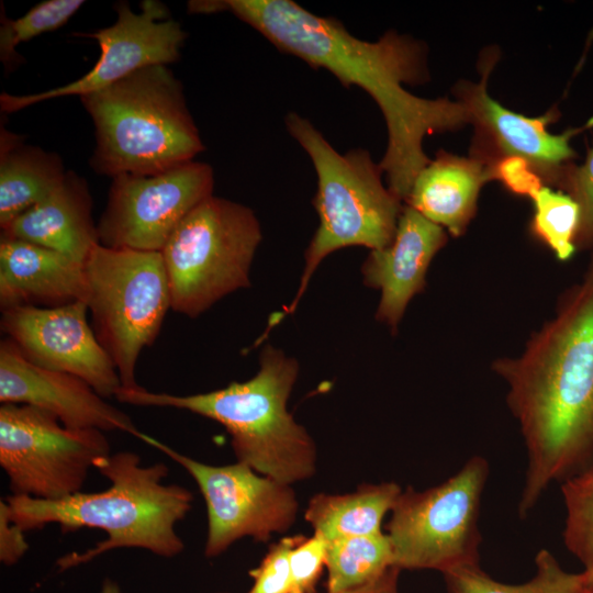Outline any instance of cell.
Segmentation results:
<instances>
[{"label":"cell","instance_id":"cell-1","mask_svg":"<svg viewBox=\"0 0 593 593\" xmlns=\"http://www.w3.org/2000/svg\"><path fill=\"white\" fill-rule=\"evenodd\" d=\"M191 11L230 12L279 51L328 70L347 88L366 91L387 123L388 146L379 164L389 190L400 201H406L416 177L430 161L423 149L424 138L472 123L461 101L424 99L403 88L428 79L425 48L409 36L389 31L376 42L363 41L340 21L316 15L291 0H199L191 2Z\"/></svg>","mask_w":593,"mask_h":593},{"label":"cell","instance_id":"cell-2","mask_svg":"<svg viewBox=\"0 0 593 593\" xmlns=\"http://www.w3.org/2000/svg\"><path fill=\"white\" fill-rule=\"evenodd\" d=\"M492 369L507 384L526 449L517 505L526 518L552 482L593 466V257L523 354L499 358Z\"/></svg>","mask_w":593,"mask_h":593},{"label":"cell","instance_id":"cell-3","mask_svg":"<svg viewBox=\"0 0 593 593\" xmlns=\"http://www.w3.org/2000/svg\"><path fill=\"white\" fill-rule=\"evenodd\" d=\"M94 468L110 481L99 492H78L59 500L11 494L5 499L11 519L23 530L59 525L64 533L101 529L107 538L81 552L56 561L59 571L86 564L121 548H138L164 558L184 549L176 525L192 507L193 494L178 484H166L169 469L163 462L143 466L137 454L120 451L99 459Z\"/></svg>","mask_w":593,"mask_h":593},{"label":"cell","instance_id":"cell-4","mask_svg":"<svg viewBox=\"0 0 593 593\" xmlns=\"http://www.w3.org/2000/svg\"><path fill=\"white\" fill-rule=\"evenodd\" d=\"M258 372L247 381L189 395L121 388L115 398L137 406L186 410L220 423L231 436L237 461L286 484L316 471V447L306 429L288 411L299 373L298 361L266 346Z\"/></svg>","mask_w":593,"mask_h":593},{"label":"cell","instance_id":"cell-5","mask_svg":"<svg viewBox=\"0 0 593 593\" xmlns=\"http://www.w3.org/2000/svg\"><path fill=\"white\" fill-rule=\"evenodd\" d=\"M94 126L91 168L99 175H155L204 150L181 82L168 65H153L86 93Z\"/></svg>","mask_w":593,"mask_h":593},{"label":"cell","instance_id":"cell-6","mask_svg":"<svg viewBox=\"0 0 593 593\" xmlns=\"http://www.w3.org/2000/svg\"><path fill=\"white\" fill-rule=\"evenodd\" d=\"M289 134L312 160L317 175L313 205L320 223L305 250L304 268L292 302L269 317V329L292 314L321 261L349 246L371 250L389 246L394 237L403 205L382 182L380 164L368 150L355 148L339 154L324 135L295 112L286 116Z\"/></svg>","mask_w":593,"mask_h":593},{"label":"cell","instance_id":"cell-7","mask_svg":"<svg viewBox=\"0 0 593 593\" xmlns=\"http://www.w3.org/2000/svg\"><path fill=\"white\" fill-rule=\"evenodd\" d=\"M261 238L250 208L215 195L199 203L160 251L171 310L197 317L225 295L248 288Z\"/></svg>","mask_w":593,"mask_h":593},{"label":"cell","instance_id":"cell-8","mask_svg":"<svg viewBox=\"0 0 593 593\" xmlns=\"http://www.w3.org/2000/svg\"><path fill=\"white\" fill-rule=\"evenodd\" d=\"M93 332L111 357L122 388L136 389V365L171 309L160 251L98 244L85 262Z\"/></svg>","mask_w":593,"mask_h":593},{"label":"cell","instance_id":"cell-9","mask_svg":"<svg viewBox=\"0 0 593 593\" xmlns=\"http://www.w3.org/2000/svg\"><path fill=\"white\" fill-rule=\"evenodd\" d=\"M489 472L486 459L475 455L438 485L402 490L385 526L394 567L444 574L480 564L479 516Z\"/></svg>","mask_w":593,"mask_h":593},{"label":"cell","instance_id":"cell-10","mask_svg":"<svg viewBox=\"0 0 593 593\" xmlns=\"http://www.w3.org/2000/svg\"><path fill=\"white\" fill-rule=\"evenodd\" d=\"M110 454L101 430L66 427L31 405L0 406V466L13 495L59 500L78 493L89 470Z\"/></svg>","mask_w":593,"mask_h":593},{"label":"cell","instance_id":"cell-11","mask_svg":"<svg viewBox=\"0 0 593 593\" xmlns=\"http://www.w3.org/2000/svg\"><path fill=\"white\" fill-rule=\"evenodd\" d=\"M141 440L167 455L195 481L206 506L205 557L220 556L244 537L266 542L295 522L299 502L290 484L239 461L224 466L198 461L145 433Z\"/></svg>","mask_w":593,"mask_h":593},{"label":"cell","instance_id":"cell-12","mask_svg":"<svg viewBox=\"0 0 593 593\" xmlns=\"http://www.w3.org/2000/svg\"><path fill=\"white\" fill-rule=\"evenodd\" d=\"M213 188L212 167L194 160L155 175L116 176L97 224L99 243L161 251L180 222L213 195Z\"/></svg>","mask_w":593,"mask_h":593},{"label":"cell","instance_id":"cell-13","mask_svg":"<svg viewBox=\"0 0 593 593\" xmlns=\"http://www.w3.org/2000/svg\"><path fill=\"white\" fill-rule=\"evenodd\" d=\"M115 22L81 36L93 38L100 48L94 66L83 76L66 85L31 94L0 96L5 113L16 112L49 99L83 96L103 89L153 65H170L180 58L187 38L181 24L174 20L165 3L144 0L135 12L127 2L114 5Z\"/></svg>","mask_w":593,"mask_h":593},{"label":"cell","instance_id":"cell-14","mask_svg":"<svg viewBox=\"0 0 593 593\" xmlns=\"http://www.w3.org/2000/svg\"><path fill=\"white\" fill-rule=\"evenodd\" d=\"M85 301L55 307L18 306L1 311L0 326L36 366L74 374L101 396H115L122 383L109 354L88 323Z\"/></svg>","mask_w":593,"mask_h":593},{"label":"cell","instance_id":"cell-15","mask_svg":"<svg viewBox=\"0 0 593 593\" xmlns=\"http://www.w3.org/2000/svg\"><path fill=\"white\" fill-rule=\"evenodd\" d=\"M494 57H486L478 83L465 82L457 86L459 101L470 110L475 126L470 156L490 167L501 157L521 156L535 167L544 182L556 186L561 171L577 156L570 139L583 127L571 128L560 135L550 134L547 125L556 119V111L540 118H528L497 103L486 91Z\"/></svg>","mask_w":593,"mask_h":593},{"label":"cell","instance_id":"cell-16","mask_svg":"<svg viewBox=\"0 0 593 593\" xmlns=\"http://www.w3.org/2000/svg\"><path fill=\"white\" fill-rule=\"evenodd\" d=\"M0 402L44 410L69 428L120 430L138 439L144 434L85 380L34 365L7 337L0 342Z\"/></svg>","mask_w":593,"mask_h":593},{"label":"cell","instance_id":"cell-17","mask_svg":"<svg viewBox=\"0 0 593 593\" xmlns=\"http://www.w3.org/2000/svg\"><path fill=\"white\" fill-rule=\"evenodd\" d=\"M447 240L441 226L405 204L391 244L371 250L363 261V283L381 291L376 318L393 333L410 301L424 290L428 267Z\"/></svg>","mask_w":593,"mask_h":593},{"label":"cell","instance_id":"cell-18","mask_svg":"<svg viewBox=\"0 0 593 593\" xmlns=\"http://www.w3.org/2000/svg\"><path fill=\"white\" fill-rule=\"evenodd\" d=\"M85 264L22 239L0 237V309L87 301Z\"/></svg>","mask_w":593,"mask_h":593},{"label":"cell","instance_id":"cell-19","mask_svg":"<svg viewBox=\"0 0 593 593\" xmlns=\"http://www.w3.org/2000/svg\"><path fill=\"white\" fill-rule=\"evenodd\" d=\"M92 197L85 178L68 170L37 204L1 228V235L63 253L82 264L99 243Z\"/></svg>","mask_w":593,"mask_h":593},{"label":"cell","instance_id":"cell-20","mask_svg":"<svg viewBox=\"0 0 593 593\" xmlns=\"http://www.w3.org/2000/svg\"><path fill=\"white\" fill-rule=\"evenodd\" d=\"M489 180L486 163L439 152L418 174L405 202L451 236H460L474 216L481 187Z\"/></svg>","mask_w":593,"mask_h":593},{"label":"cell","instance_id":"cell-21","mask_svg":"<svg viewBox=\"0 0 593 593\" xmlns=\"http://www.w3.org/2000/svg\"><path fill=\"white\" fill-rule=\"evenodd\" d=\"M66 169L56 153L27 145L20 135L1 128L0 227L7 226L65 179Z\"/></svg>","mask_w":593,"mask_h":593},{"label":"cell","instance_id":"cell-22","mask_svg":"<svg viewBox=\"0 0 593 593\" xmlns=\"http://www.w3.org/2000/svg\"><path fill=\"white\" fill-rule=\"evenodd\" d=\"M402 489L395 482L363 483L346 494L318 493L305 510V521L327 541L382 534V521Z\"/></svg>","mask_w":593,"mask_h":593},{"label":"cell","instance_id":"cell-23","mask_svg":"<svg viewBox=\"0 0 593 593\" xmlns=\"http://www.w3.org/2000/svg\"><path fill=\"white\" fill-rule=\"evenodd\" d=\"M394 567L385 533L328 541L326 591L343 593L373 582Z\"/></svg>","mask_w":593,"mask_h":593},{"label":"cell","instance_id":"cell-24","mask_svg":"<svg viewBox=\"0 0 593 593\" xmlns=\"http://www.w3.org/2000/svg\"><path fill=\"white\" fill-rule=\"evenodd\" d=\"M535 573L521 584L499 582L480 567L468 566L443 574L446 593H578L585 586L583 572L570 573L556 557L540 549L535 557Z\"/></svg>","mask_w":593,"mask_h":593},{"label":"cell","instance_id":"cell-25","mask_svg":"<svg viewBox=\"0 0 593 593\" xmlns=\"http://www.w3.org/2000/svg\"><path fill=\"white\" fill-rule=\"evenodd\" d=\"M534 214L530 231L561 261L571 259L581 213L578 203L566 192L544 186L532 199Z\"/></svg>","mask_w":593,"mask_h":593},{"label":"cell","instance_id":"cell-26","mask_svg":"<svg viewBox=\"0 0 593 593\" xmlns=\"http://www.w3.org/2000/svg\"><path fill=\"white\" fill-rule=\"evenodd\" d=\"M566 506L563 541L583 566L585 586L593 590V466L561 482Z\"/></svg>","mask_w":593,"mask_h":593},{"label":"cell","instance_id":"cell-27","mask_svg":"<svg viewBox=\"0 0 593 593\" xmlns=\"http://www.w3.org/2000/svg\"><path fill=\"white\" fill-rule=\"evenodd\" d=\"M83 3L82 0H46L14 20L8 19L2 13L0 60L5 70H12L21 61V56L16 52L18 45L61 27Z\"/></svg>","mask_w":593,"mask_h":593},{"label":"cell","instance_id":"cell-28","mask_svg":"<svg viewBox=\"0 0 593 593\" xmlns=\"http://www.w3.org/2000/svg\"><path fill=\"white\" fill-rule=\"evenodd\" d=\"M556 187L569 194L579 205L581 220L575 239L577 249L593 248V146L581 165L570 164L562 171Z\"/></svg>","mask_w":593,"mask_h":593},{"label":"cell","instance_id":"cell-29","mask_svg":"<svg viewBox=\"0 0 593 593\" xmlns=\"http://www.w3.org/2000/svg\"><path fill=\"white\" fill-rule=\"evenodd\" d=\"M301 537L286 536L270 545L259 566L249 571L253 585L246 593H291L290 552Z\"/></svg>","mask_w":593,"mask_h":593},{"label":"cell","instance_id":"cell-30","mask_svg":"<svg viewBox=\"0 0 593 593\" xmlns=\"http://www.w3.org/2000/svg\"><path fill=\"white\" fill-rule=\"evenodd\" d=\"M328 541L320 534L302 536L290 552L291 593H316L326 569Z\"/></svg>","mask_w":593,"mask_h":593},{"label":"cell","instance_id":"cell-31","mask_svg":"<svg viewBox=\"0 0 593 593\" xmlns=\"http://www.w3.org/2000/svg\"><path fill=\"white\" fill-rule=\"evenodd\" d=\"M492 180H499L516 195L533 199L544 187L542 178L525 158L515 155L501 157L490 168Z\"/></svg>","mask_w":593,"mask_h":593},{"label":"cell","instance_id":"cell-32","mask_svg":"<svg viewBox=\"0 0 593 593\" xmlns=\"http://www.w3.org/2000/svg\"><path fill=\"white\" fill-rule=\"evenodd\" d=\"M24 532L11 519L9 505L0 501V561L4 566L18 563L29 549Z\"/></svg>","mask_w":593,"mask_h":593},{"label":"cell","instance_id":"cell-33","mask_svg":"<svg viewBox=\"0 0 593 593\" xmlns=\"http://www.w3.org/2000/svg\"><path fill=\"white\" fill-rule=\"evenodd\" d=\"M400 572L399 568L392 567L373 582L343 593H399Z\"/></svg>","mask_w":593,"mask_h":593},{"label":"cell","instance_id":"cell-34","mask_svg":"<svg viewBox=\"0 0 593 593\" xmlns=\"http://www.w3.org/2000/svg\"><path fill=\"white\" fill-rule=\"evenodd\" d=\"M99 593H122L120 585L112 579H104Z\"/></svg>","mask_w":593,"mask_h":593},{"label":"cell","instance_id":"cell-35","mask_svg":"<svg viewBox=\"0 0 593 593\" xmlns=\"http://www.w3.org/2000/svg\"><path fill=\"white\" fill-rule=\"evenodd\" d=\"M578 593H593V590L588 586H583Z\"/></svg>","mask_w":593,"mask_h":593}]
</instances>
